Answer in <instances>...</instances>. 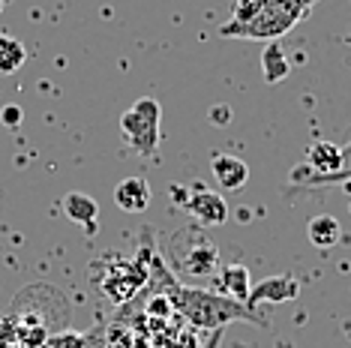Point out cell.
I'll return each instance as SVG.
<instances>
[{"label":"cell","mask_w":351,"mask_h":348,"mask_svg":"<svg viewBox=\"0 0 351 348\" xmlns=\"http://www.w3.org/2000/svg\"><path fill=\"white\" fill-rule=\"evenodd\" d=\"M150 288L162 291V295L171 300L178 319L186 324V327L202 330V334L226 330L231 321H250V324H258V327H267V321L261 319L252 306L241 303V300L226 297V295L210 291V288L183 286L159 258H154V267H150Z\"/></svg>","instance_id":"1"},{"label":"cell","mask_w":351,"mask_h":348,"mask_svg":"<svg viewBox=\"0 0 351 348\" xmlns=\"http://www.w3.org/2000/svg\"><path fill=\"white\" fill-rule=\"evenodd\" d=\"M313 3H318V0H237L231 18L219 27V36L276 42L298 21L306 18Z\"/></svg>","instance_id":"2"},{"label":"cell","mask_w":351,"mask_h":348,"mask_svg":"<svg viewBox=\"0 0 351 348\" xmlns=\"http://www.w3.org/2000/svg\"><path fill=\"white\" fill-rule=\"evenodd\" d=\"M162 108L156 99L141 97L135 99V105L130 112L121 114V132L135 153L141 156H154L159 141H162Z\"/></svg>","instance_id":"3"},{"label":"cell","mask_w":351,"mask_h":348,"mask_svg":"<svg viewBox=\"0 0 351 348\" xmlns=\"http://www.w3.org/2000/svg\"><path fill=\"white\" fill-rule=\"evenodd\" d=\"M171 192H174V199L183 204V210H186L189 216H195L202 225H226L228 223L226 195L213 192V189H207L202 184H193L189 189L171 186Z\"/></svg>","instance_id":"4"},{"label":"cell","mask_w":351,"mask_h":348,"mask_svg":"<svg viewBox=\"0 0 351 348\" xmlns=\"http://www.w3.org/2000/svg\"><path fill=\"white\" fill-rule=\"evenodd\" d=\"M306 171H309V184H333V180H342V147L330 145V141L309 145Z\"/></svg>","instance_id":"5"},{"label":"cell","mask_w":351,"mask_h":348,"mask_svg":"<svg viewBox=\"0 0 351 348\" xmlns=\"http://www.w3.org/2000/svg\"><path fill=\"white\" fill-rule=\"evenodd\" d=\"M210 171H213V180H217L226 192H234V189L246 186V180H250V165H246L241 156H231V153L213 156Z\"/></svg>","instance_id":"6"},{"label":"cell","mask_w":351,"mask_h":348,"mask_svg":"<svg viewBox=\"0 0 351 348\" xmlns=\"http://www.w3.org/2000/svg\"><path fill=\"white\" fill-rule=\"evenodd\" d=\"M174 264H180V271L193 273V276H210L219 264V252L207 237H198V240L189 247V252L183 258H174Z\"/></svg>","instance_id":"7"},{"label":"cell","mask_w":351,"mask_h":348,"mask_svg":"<svg viewBox=\"0 0 351 348\" xmlns=\"http://www.w3.org/2000/svg\"><path fill=\"white\" fill-rule=\"evenodd\" d=\"M63 213H66L73 223L82 225L87 234H93L99 228V204L87 192H66L63 195Z\"/></svg>","instance_id":"8"},{"label":"cell","mask_w":351,"mask_h":348,"mask_svg":"<svg viewBox=\"0 0 351 348\" xmlns=\"http://www.w3.org/2000/svg\"><path fill=\"white\" fill-rule=\"evenodd\" d=\"M150 199H154V192H150V184L145 177H126L121 184L114 186V204L126 213H141L147 210Z\"/></svg>","instance_id":"9"},{"label":"cell","mask_w":351,"mask_h":348,"mask_svg":"<svg viewBox=\"0 0 351 348\" xmlns=\"http://www.w3.org/2000/svg\"><path fill=\"white\" fill-rule=\"evenodd\" d=\"M306 234H309V243H313L315 249H330V247H337V243H339L342 228H339V223H337L333 216L322 213V216H313V219H309Z\"/></svg>","instance_id":"10"},{"label":"cell","mask_w":351,"mask_h":348,"mask_svg":"<svg viewBox=\"0 0 351 348\" xmlns=\"http://www.w3.org/2000/svg\"><path fill=\"white\" fill-rule=\"evenodd\" d=\"M219 286H222L219 295L234 297V300H241V303H246V297H250V271H246V267H241V264L222 267Z\"/></svg>","instance_id":"11"},{"label":"cell","mask_w":351,"mask_h":348,"mask_svg":"<svg viewBox=\"0 0 351 348\" xmlns=\"http://www.w3.org/2000/svg\"><path fill=\"white\" fill-rule=\"evenodd\" d=\"M261 69H265V82L267 84H279L282 78H289L291 63L285 58V51L276 42H267V49L261 51Z\"/></svg>","instance_id":"12"},{"label":"cell","mask_w":351,"mask_h":348,"mask_svg":"<svg viewBox=\"0 0 351 348\" xmlns=\"http://www.w3.org/2000/svg\"><path fill=\"white\" fill-rule=\"evenodd\" d=\"M261 297H270V300H289V297H298V282H291L289 276H279V279H267L261 282L255 291H250V297H246V306L258 303Z\"/></svg>","instance_id":"13"},{"label":"cell","mask_w":351,"mask_h":348,"mask_svg":"<svg viewBox=\"0 0 351 348\" xmlns=\"http://www.w3.org/2000/svg\"><path fill=\"white\" fill-rule=\"evenodd\" d=\"M27 51L21 45V39H15L10 34H0V75H12L25 66Z\"/></svg>","instance_id":"14"},{"label":"cell","mask_w":351,"mask_h":348,"mask_svg":"<svg viewBox=\"0 0 351 348\" xmlns=\"http://www.w3.org/2000/svg\"><path fill=\"white\" fill-rule=\"evenodd\" d=\"M90 339L87 334H78V330H60V334L49 336V348H87Z\"/></svg>","instance_id":"15"},{"label":"cell","mask_w":351,"mask_h":348,"mask_svg":"<svg viewBox=\"0 0 351 348\" xmlns=\"http://www.w3.org/2000/svg\"><path fill=\"white\" fill-rule=\"evenodd\" d=\"M0 117H3V126H19L21 123V117H25V112H21V105H6L3 112H0Z\"/></svg>","instance_id":"16"},{"label":"cell","mask_w":351,"mask_h":348,"mask_svg":"<svg viewBox=\"0 0 351 348\" xmlns=\"http://www.w3.org/2000/svg\"><path fill=\"white\" fill-rule=\"evenodd\" d=\"M222 339H226V330H213V334H207L202 339V345H198V348H219Z\"/></svg>","instance_id":"17"},{"label":"cell","mask_w":351,"mask_h":348,"mask_svg":"<svg viewBox=\"0 0 351 348\" xmlns=\"http://www.w3.org/2000/svg\"><path fill=\"white\" fill-rule=\"evenodd\" d=\"M346 189H348V199H351V177L346 180Z\"/></svg>","instance_id":"18"},{"label":"cell","mask_w":351,"mask_h":348,"mask_svg":"<svg viewBox=\"0 0 351 348\" xmlns=\"http://www.w3.org/2000/svg\"><path fill=\"white\" fill-rule=\"evenodd\" d=\"M0 10H3V3H0Z\"/></svg>","instance_id":"19"}]
</instances>
